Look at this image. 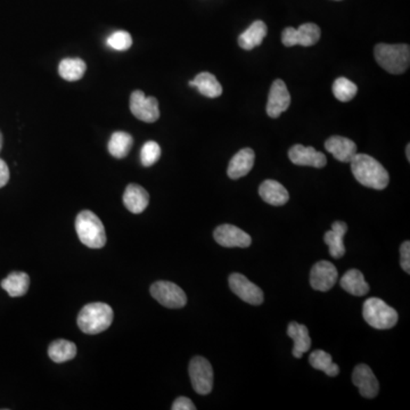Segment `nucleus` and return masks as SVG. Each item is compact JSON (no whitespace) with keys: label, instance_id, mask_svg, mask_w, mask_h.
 <instances>
[{"label":"nucleus","instance_id":"obj_20","mask_svg":"<svg viewBox=\"0 0 410 410\" xmlns=\"http://www.w3.org/2000/svg\"><path fill=\"white\" fill-rule=\"evenodd\" d=\"M259 194L264 202L275 206H282L290 199L288 190L281 183L276 181H264L259 187Z\"/></svg>","mask_w":410,"mask_h":410},{"label":"nucleus","instance_id":"obj_15","mask_svg":"<svg viewBox=\"0 0 410 410\" xmlns=\"http://www.w3.org/2000/svg\"><path fill=\"white\" fill-rule=\"evenodd\" d=\"M288 157L291 160V162L297 166L320 169L327 164V159L325 157V154L316 150L311 146L294 145L288 152Z\"/></svg>","mask_w":410,"mask_h":410},{"label":"nucleus","instance_id":"obj_25","mask_svg":"<svg viewBox=\"0 0 410 410\" xmlns=\"http://www.w3.org/2000/svg\"><path fill=\"white\" fill-rule=\"evenodd\" d=\"M30 286V277L28 274L15 271L10 274L1 282V288L12 297H23Z\"/></svg>","mask_w":410,"mask_h":410},{"label":"nucleus","instance_id":"obj_3","mask_svg":"<svg viewBox=\"0 0 410 410\" xmlns=\"http://www.w3.org/2000/svg\"><path fill=\"white\" fill-rule=\"evenodd\" d=\"M374 55L379 65L389 73H404L409 68L410 48L408 45L379 43L375 47Z\"/></svg>","mask_w":410,"mask_h":410},{"label":"nucleus","instance_id":"obj_30","mask_svg":"<svg viewBox=\"0 0 410 410\" xmlns=\"http://www.w3.org/2000/svg\"><path fill=\"white\" fill-rule=\"evenodd\" d=\"M332 90H333L334 96L337 99L343 101V103H346V101L353 99L355 96L357 95L358 87L355 86V83H352L349 79L341 77L337 78L334 81Z\"/></svg>","mask_w":410,"mask_h":410},{"label":"nucleus","instance_id":"obj_9","mask_svg":"<svg viewBox=\"0 0 410 410\" xmlns=\"http://www.w3.org/2000/svg\"><path fill=\"white\" fill-rule=\"evenodd\" d=\"M130 111L137 119L153 123L160 118L159 101L155 97H146L141 90H136L130 96Z\"/></svg>","mask_w":410,"mask_h":410},{"label":"nucleus","instance_id":"obj_19","mask_svg":"<svg viewBox=\"0 0 410 410\" xmlns=\"http://www.w3.org/2000/svg\"><path fill=\"white\" fill-rule=\"evenodd\" d=\"M348 232V225L343 221H335L332 224V229L324 235V242L330 248V254L334 259H340L346 254V246L343 237Z\"/></svg>","mask_w":410,"mask_h":410},{"label":"nucleus","instance_id":"obj_11","mask_svg":"<svg viewBox=\"0 0 410 410\" xmlns=\"http://www.w3.org/2000/svg\"><path fill=\"white\" fill-rule=\"evenodd\" d=\"M339 278L337 267L330 261H319L310 273V284L316 291L327 292L337 284Z\"/></svg>","mask_w":410,"mask_h":410},{"label":"nucleus","instance_id":"obj_7","mask_svg":"<svg viewBox=\"0 0 410 410\" xmlns=\"http://www.w3.org/2000/svg\"><path fill=\"white\" fill-rule=\"evenodd\" d=\"M190 377L192 386L199 395H206L213 388V369L208 360L203 357H194L190 360Z\"/></svg>","mask_w":410,"mask_h":410},{"label":"nucleus","instance_id":"obj_14","mask_svg":"<svg viewBox=\"0 0 410 410\" xmlns=\"http://www.w3.org/2000/svg\"><path fill=\"white\" fill-rule=\"evenodd\" d=\"M352 383L358 388L359 393L364 398L373 399L380 392V383L375 374L367 365L360 364L355 366L352 374Z\"/></svg>","mask_w":410,"mask_h":410},{"label":"nucleus","instance_id":"obj_17","mask_svg":"<svg viewBox=\"0 0 410 410\" xmlns=\"http://www.w3.org/2000/svg\"><path fill=\"white\" fill-rule=\"evenodd\" d=\"M254 160H255V154L253 150L243 148L234 155L233 159L230 160L227 175L234 181L245 177L253 168Z\"/></svg>","mask_w":410,"mask_h":410},{"label":"nucleus","instance_id":"obj_12","mask_svg":"<svg viewBox=\"0 0 410 410\" xmlns=\"http://www.w3.org/2000/svg\"><path fill=\"white\" fill-rule=\"evenodd\" d=\"M215 242L224 248H248L252 244L251 236L233 225H221L213 233Z\"/></svg>","mask_w":410,"mask_h":410},{"label":"nucleus","instance_id":"obj_27","mask_svg":"<svg viewBox=\"0 0 410 410\" xmlns=\"http://www.w3.org/2000/svg\"><path fill=\"white\" fill-rule=\"evenodd\" d=\"M132 143H134V139L127 132H114L108 141V152L115 159H123L128 155L129 152L132 150Z\"/></svg>","mask_w":410,"mask_h":410},{"label":"nucleus","instance_id":"obj_2","mask_svg":"<svg viewBox=\"0 0 410 410\" xmlns=\"http://www.w3.org/2000/svg\"><path fill=\"white\" fill-rule=\"evenodd\" d=\"M113 322V310L103 302L89 303L83 306L78 316V326L83 333H103Z\"/></svg>","mask_w":410,"mask_h":410},{"label":"nucleus","instance_id":"obj_28","mask_svg":"<svg viewBox=\"0 0 410 410\" xmlns=\"http://www.w3.org/2000/svg\"><path fill=\"white\" fill-rule=\"evenodd\" d=\"M309 362L315 369L324 372L328 376H337L340 373V368L334 364L332 355L323 350H316L309 357Z\"/></svg>","mask_w":410,"mask_h":410},{"label":"nucleus","instance_id":"obj_37","mask_svg":"<svg viewBox=\"0 0 410 410\" xmlns=\"http://www.w3.org/2000/svg\"><path fill=\"white\" fill-rule=\"evenodd\" d=\"M3 148V135H1V132H0V150Z\"/></svg>","mask_w":410,"mask_h":410},{"label":"nucleus","instance_id":"obj_1","mask_svg":"<svg viewBox=\"0 0 410 410\" xmlns=\"http://www.w3.org/2000/svg\"><path fill=\"white\" fill-rule=\"evenodd\" d=\"M350 163L352 174L365 187L381 190L389 185L390 177L386 169L367 154H355Z\"/></svg>","mask_w":410,"mask_h":410},{"label":"nucleus","instance_id":"obj_34","mask_svg":"<svg viewBox=\"0 0 410 410\" xmlns=\"http://www.w3.org/2000/svg\"><path fill=\"white\" fill-rule=\"evenodd\" d=\"M172 410H195V404L192 402L190 399L186 397H179L176 399L175 402L172 404Z\"/></svg>","mask_w":410,"mask_h":410},{"label":"nucleus","instance_id":"obj_36","mask_svg":"<svg viewBox=\"0 0 410 410\" xmlns=\"http://www.w3.org/2000/svg\"><path fill=\"white\" fill-rule=\"evenodd\" d=\"M406 153H407V160L408 162L410 161V145H407V148H406Z\"/></svg>","mask_w":410,"mask_h":410},{"label":"nucleus","instance_id":"obj_16","mask_svg":"<svg viewBox=\"0 0 410 410\" xmlns=\"http://www.w3.org/2000/svg\"><path fill=\"white\" fill-rule=\"evenodd\" d=\"M325 148L341 162H351L357 154V145L349 138L333 136L325 143Z\"/></svg>","mask_w":410,"mask_h":410},{"label":"nucleus","instance_id":"obj_5","mask_svg":"<svg viewBox=\"0 0 410 410\" xmlns=\"http://www.w3.org/2000/svg\"><path fill=\"white\" fill-rule=\"evenodd\" d=\"M362 316L369 326L376 330H390L398 323V313L379 297L365 301Z\"/></svg>","mask_w":410,"mask_h":410},{"label":"nucleus","instance_id":"obj_10","mask_svg":"<svg viewBox=\"0 0 410 410\" xmlns=\"http://www.w3.org/2000/svg\"><path fill=\"white\" fill-rule=\"evenodd\" d=\"M229 288L241 300L252 306H260L264 302V292L242 274H232L229 276Z\"/></svg>","mask_w":410,"mask_h":410},{"label":"nucleus","instance_id":"obj_4","mask_svg":"<svg viewBox=\"0 0 410 410\" xmlns=\"http://www.w3.org/2000/svg\"><path fill=\"white\" fill-rule=\"evenodd\" d=\"M78 237L83 245L90 248H101L106 244L104 225L94 212H80L76 220Z\"/></svg>","mask_w":410,"mask_h":410},{"label":"nucleus","instance_id":"obj_21","mask_svg":"<svg viewBox=\"0 0 410 410\" xmlns=\"http://www.w3.org/2000/svg\"><path fill=\"white\" fill-rule=\"evenodd\" d=\"M288 335L294 342L293 355L295 358H302L303 353L309 351L311 346L309 331L304 325L293 322L288 325Z\"/></svg>","mask_w":410,"mask_h":410},{"label":"nucleus","instance_id":"obj_26","mask_svg":"<svg viewBox=\"0 0 410 410\" xmlns=\"http://www.w3.org/2000/svg\"><path fill=\"white\" fill-rule=\"evenodd\" d=\"M48 355L52 362L57 364L69 362L77 355V346L71 341L56 340L49 346Z\"/></svg>","mask_w":410,"mask_h":410},{"label":"nucleus","instance_id":"obj_23","mask_svg":"<svg viewBox=\"0 0 410 410\" xmlns=\"http://www.w3.org/2000/svg\"><path fill=\"white\" fill-rule=\"evenodd\" d=\"M340 284L344 291L355 297H364L371 290L362 271L357 269L348 270L341 278Z\"/></svg>","mask_w":410,"mask_h":410},{"label":"nucleus","instance_id":"obj_33","mask_svg":"<svg viewBox=\"0 0 410 410\" xmlns=\"http://www.w3.org/2000/svg\"><path fill=\"white\" fill-rule=\"evenodd\" d=\"M400 264L404 273L410 274V243H402L400 248Z\"/></svg>","mask_w":410,"mask_h":410},{"label":"nucleus","instance_id":"obj_6","mask_svg":"<svg viewBox=\"0 0 410 410\" xmlns=\"http://www.w3.org/2000/svg\"><path fill=\"white\" fill-rule=\"evenodd\" d=\"M150 294L157 302L170 309H179L186 306V293L174 283L166 281L154 283L150 286Z\"/></svg>","mask_w":410,"mask_h":410},{"label":"nucleus","instance_id":"obj_35","mask_svg":"<svg viewBox=\"0 0 410 410\" xmlns=\"http://www.w3.org/2000/svg\"><path fill=\"white\" fill-rule=\"evenodd\" d=\"M10 181V169L3 160L0 159V188Z\"/></svg>","mask_w":410,"mask_h":410},{"label":"nucleus","instance_id":"obj_31","mask_svg":"<svg viewBox=\"0 0 410 410\" xmlns=\"http://www.w3.org/2000/svg\"><path fill=\"white\" fill-rule=\"evenodd\" d=\"M161 157V147L157 141H150L141 147V162L144 167H152Z\"/></svg>","mask_w":410,"mask_h":410},{"label":"nucleus","instance_id":"obj_24","mask_svg":"<svg viewBox=\"0 0 410 410\" xmlns=\"http://www.w3.org/2000/svg\"><path fill=\"white\" fill-rule=\"evenodd\" d=\"M190 87L199 89V94L205 97L217 98L222 94V87L213 74L202 72L188 83Z\"/></svg>","mask_w":410,"mask_h":410},{"label":"nucleus","instance_id":"obj_8","mask_svg":"<svg viewBox=\"0 0 410 410\" xmlns=\"http://www.w3.org/2000/svg\"><path fill=\"white\" fill-rule=\"evenodd\" d=\"M320 28L315 23H306L299 29L286 28L283 31L282 41L284 46L293 47L300 45L303 47L313 46L320 39Z\"/></svg>","mask_w":410,"mask_h":410},{"label":"nucleus","instance_id":"obj_32","mask_svg":"<svg viewBox=\"0 0 410 410\" xmlns=\"http://www.w3.org/2000/svg\"><path fill=\"white\" fill-rule=\"evenodd\" d=\"M108 45L115 50H127L132 47V38L127 31H117L108 37Z\"/></svg>","mask_w":410,"mask_h":410},{"label":"nucleus","instance_id":"obj_18","mask_svg":"<svg viewBox=\"0 0 410 410\" xmlns=\"http://www.w3.org/2000/svg\"><path fill=\"white\" fill-rule=\"evenodd\" d=\"M123 203L129 211L135 215L144 212L150 203V195L139 185L130 184L123 194Z\"/></svg>","mask_w":410,"mask_h":410},{"label":"nucleus","instance_id":"obj_22","mask_svg":"<svg viewBox=\"0 0 410 410\" xmlns=\"http://www.w3.org/2000/svg\"><path fill=\"white\" fill-rule=\"evenodd\" d=\"M268 28L262 21H255L239 37V45L245 50H252L260 46L266 38Z\"/></svg>","mask_w":410,"mask_h":410},{"label":"nucleus","instance_id":"obj_13","mask_svg":"<svg viewBox=\"0 0 410 410\" xmlns=\"http://www.w3.org/2000/svg\"><path fill=\"white\" fill-rule=\"evenodd\" d=\"M291 105V95L288 92V87L284 81L277 79L274 81L270 88L268 103H267V114L270 118L276 119L283 112L288 110Z\"/></svg>","mask_w":410,"mask_h":410},{"label":"nucleus","instance_id":"obj_29","mask_svg":"<svg viewBox=\"0 0 410 410\" xmlns=\"http://www.w3.org/2000/svg\"><path fill=\"white\" fill-rule=\"evenodd\" d=\"M86 63L80 59H65L59 63V72L66 81H77L86 72Z\"/></svg>","mask_w":410,"mask_h":410}]
</instances>
